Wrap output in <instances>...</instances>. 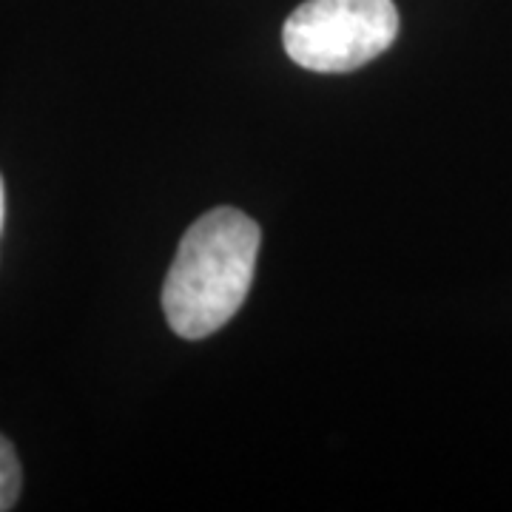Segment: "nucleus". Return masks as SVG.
<instances>
[{
    "instance_id": "1",
    "label": "nucleus",
    "mask_w": 512,
    "mask_h": 512,
    "mask_svg": "<svg viewBox=\"0 0 512 512\" xmlns=\"http://www.w3.org/2000/svg\"><path fill=\"white\" fill-rule=\"evenodd\" d=\"M259 225L237 208H214L180 239L163 285V311L183 339L228 325L254 285Z\"/></svg>"
},
{
    "instance_id": "2",
    "label": "nucleus",
    "mask_w": 512,
    "mask_h": 512,
    "mask_svg": "<svg viewBox=\"0 0 512 512\" xmlns=\"http://www.w3.org/2000/svg\"><path fill=\"white\" fill-rule=\"evenodd\" d=\"M399 35L393 0H308L285 20L282 43L308 72H353L384 55Z\"/></svg>"
},
{
    "instance_id": "3",
    "label": "nucleus",
    "mask_w": 512,
    "mask_h": 512,
    "mask_svg": "<svg viewBox=\"0 0 512 512\" xmlns=\"http://www.w3.org/2000/svg\"><path fill=\"white\" fill-rule=\"evenodd\" d=\"M20 481H23V473H20L18 453L12 447V441L0 436V512L15 507L20 495Z\"/></svg>"
},
{
    "instance_id": "4",
    "label": "nucleus",
    "mask_w": 512,
    "mask_h": 512,
    "mask_svg": "<svg viewBox=\"0 0 512 512\" xmlns=\"http://www.w3.org/2000/svg\"><path fill=\"white\" fill-rule=\"evenodd\" d=\"M3 217H6V191H3V177H0V231H3Z\"/></svg>"
}]
</instances>
